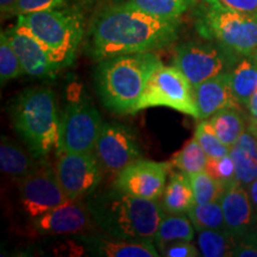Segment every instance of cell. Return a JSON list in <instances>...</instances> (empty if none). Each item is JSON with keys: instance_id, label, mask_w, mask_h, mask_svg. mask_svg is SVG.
I'll return each instance as SVG.
<instances>
[{"instance_id": "obj_32", "label": "cell", "mask_w": 257, "mask_h": 257, "mask_svg": "<svg viewBox=\"0 0 257 257\" xmlns=\"http://www.w3.org/2000/svg\"><path fill=\"white\" fill-rule=\"evenodd\" d=\"M205 170L212 178L220 181L225 186L236 180V167L230 155L223 156L220 159H208Z\"/></svg>"}, {"instance_id": "obj_26", "label": "cell", "mask_w": 257, "mask_h": 257, "mask_svg": "<svg viewBox=\"0 0 257 257\" xmlns=\"http://www.w3.org/2000/svg\"><path fill=\"white\" fill-rule=\"evenodd\" d=\"M208 156L204 152L197 138L193 137L185 147L173 156L170 165L187 175L204 172L206 169Z\"/></svg>"}, {"instance_id": "obj_18", "label": "cell", "mask_w": 257, "mask_h": 257, "mask_svg": "<svg viewBox=\"0 0 257 257\" xmlns=\"http://www.w3.org/2000/svg\"><path fill=\"white\" fill-rule=\"evenodd\" d=\"M193 92L199 120L208 119L225 108L242 106L232 92L230 72L221 73L197 86H193Z\"/></svg>"}, {"instance_id": "obj_4", "label": "cell", "mask_w": 257, "mask_h": 257, "mask_svg": "<svg viewBox=\"0 0 257 257\" xmlns=\"http://www.w3.org/2000/svg\"><path fill=\"white\" fill-rule=\"evenodd\" d=\"M14 128L35 159L42 160L57 147L59 123L55 96L47 87L25 89L10 106Z\"/></svg>"}, {"instance_id": "obj_37", "label": "cell", "mask_w": 257, "mask_h": 257, "mask_svg": "<svg viewBox=\"0 0 257 257\" xmlns=\"http://www.w3.org/2000/svg\"><path fill=\"white\" fill-rule=\"evenodd\" d=\"M246 189H248L249 197H250V200H251L252 206L257 212V179L253 180L251 184L246 187Z\"/></svg>"}, {"instance_id": "obj_33", "label": "cell", "mask_w": 257, "mask_h": 257, "mask_svg": "<svg viewBox=\"0 0 257 257\" xmlns=\"http://www.w3.org/2000/svg\"><path fill=\"white\" fill-rule=\"evenodd\" d=\"M66 0H18L15 8V16H24L46 10L63 8Z\"/></svg>"}, {"instance_id": "obj_13", "label": "cell", "mask_w": 257, "mask_h": 257, "mask_svg": "<svg viewBox=\"0 0 257 257\" xmlns=\"http://www.w3.org/2000/svg\"><path fill=\"white\" fill-rule=\"evenodd\" d=\"M170 163L136 160L118 173L113 187L137 198L160 200L167 186Z\"/></svg>"}, {"instance_id": "obj_35", "label": "cell", "mask_w": 257, "mask_h": 257, "mask_svg": "<svg viewBox=\"0 0 257 257\" xmlns=\"http://www.w3.org/2000/svg\"><path fill=\"white\" fill-rule=\"evenodd\" d=\"M227 8L244 12V14L257 15V0H219Z\"/></svg>"}, {"instance_id": "obj_8", "label": "cell", "mask_w": 257, "mask_h": 257, "mask_svg": "<svg viewBox=\"0 0 257 257\" xmlns=\"http://www.w3.org/2000/svg\"><path fill=\"white\" fill-rule=\"evenodd\" d=\"M102 126L101 115L87 99L70 101L59 123L57 153L94 152Z\"/></svg>"}, {"instance_id": "obj_25", "label": "cell", "mask_w": 257, "mask_h": 257, "mask_svg": "<svg viewBox=\"0 0 257 257\" xmlns=\"http://www.w3.org/2000/svg\"><path fill=\"white\" fill-rule=\"evenodd\" d=\"M237 239L225 230L198 231V248L205 257L231 256Z\"/></svg>"}, {"instance_id": "obj_11", "label": "cell", "mask_w": 257, "mask_h": 257, "mask_svg": "<svg viewBox=\"0 0 257 257\" xmlns=\"http://www.w3.org/2000/svg\"><path fill=\"white\" fill-rule=\"evenodd\" d=\"M19 199L24 213L31 219L43 216L68 200L57 179L55 168L41 165L34 173L19 180Z\"/></svg>"}, {"instance_id": "obj_29", "label": "cell", "mask_w": 257, "mask_h": 257, "mask_svg": "<svg viewBox=\"0 0 257 257\" xmlns=\"http://www.w3.org/2000/svg\"><path fill=\"white\" fill-rule=\"evenodd\" d=\"M25 73L21 60L4 31L0 35V82L4 86L10 80Z\"/></svg>"}, {"instance_id": "obj_38", "label": "cell", "mask_w": 257, "mask_h": 257, "mask_svg": "<svg viewBox=\"0 0 257 257\" xmlns=\"http://www.w3.org/2000/svg\"><path fill=\"white\" fill-rule=\"evenodd\" d=\"M248 131H250L257 138V118L253 117V115H250L248 118Z\"/></svg>"}, {"instance_id": "obj_20", "label": "cell", "mask_w": 257, "mask_h": 257, "mask_svg": "<svg viewBox=\"0 0 257 257\" xmlns=\"http://www.w3.org/2000/svg\"><path fill=\"white\" fill-rule=\"evenodd\" d=\"M230 82L237 101L248 106L250 98L257 91V51L242 55L230 72Z\"/></svg>"}, {"instance_id": "obj_30", "label": "cell", "mask_w": 257, "mask_h": 257, "mask_svg": "<svg viewBox=\"0 0 257 257\" xmlns=\"http://www.w3.org/2000/svg\"><path fill=\"white\" fill-rule=\"evenodd\" d=\"M194 137L200 144L208 159H220L229 155L230 148L221 142L208 119H202L197 125Z\"/></svg>"}, {"instance_id": "obj_14", "label": "cell", "mask_w": 257, "mask_h": 257, "mask_svg": "<svg viewBox=\"0 0 257 257\" xmlns=\"http://www.w3.org/2000/svg\"><path fill=\"white\" fill-rule=\"evenodd\" d=\"M34 229L41 234H89L94 231L95 220L87 207L86 199L67 200L32 221Z\"/></svg>"}, {"instance_id": "obj_15", "label": "cell", "mask_w": 257, "mask_h": 257, "mask_svg": "<svg viewBox=\"0 0 257 257\" xmlns=\"http://www.w3.org/2000/svg\"><path fill=\"white\" fill-rule=\"evenodd\" d=\"M21 60L25 74L35 78H54L59 68L53 62L43 44L27 28L21 24L4 31Z\"/></svg>"}, {"instance_id": "obj_40", "label": "cell", "mask_w": 257, "mask_h": 257, "mask_svg": "<svg viewBox=\"0 0 257 257\" xmlns=\"http://www.w3.org/2000/svg\"><path fill=\"white\" fill-rule=\"evenodd\" d=\"M250 233H251L253 238H255V239L257 240V230H256V231H250Z\"/></svg>"}, {"instance_id": "obj_10", "label": "cell", "mask_w": 257, "mask_h": 257, "mask_svg": "<svg viewBox=\"0 0 257 257\" xmlns=\"http://www.w3.org/2000/svg\"><path fill=\"white\" fill-rule=\"evenodd\" d=\"M55 172L68 200L86 199L101 181L100 162L94 152L60 154Z\"/></svg>"}, {"instance_id": "obj_9", "label": "cell", "mask_w": 257, "mask_h": 257, "mask_svg": "<svg viewBox=\"0 0 257 257\" xmlns=\"http://www.w3.org/2000/svg\"><path fill=\"white\" fill-rule=\"evenodd\" d=\"M233 53L219 43L186 42L176 47L173 64L187 76L193 86L227 72L232 64Z\"/></svg>"}, {"instance_id": "obj_1", "label": "cell", "mask_w": 257, "mask_h": 257, "mask_svg": "<svg viewBox=\"0 0 257 257\" xmlns=\"http://www.w3.org/2000/svg\"><path fill=\"white\" fill-rule=\"evenodd\" d=\"M180 22L167 21L123 3L102 9L93 21L88 53L93 59L155 51L174 43Z\"/></svg>"}, {"instance_id": "obj_28", "label": "cell", "mask_w": 257, "mask_h": 257, "mask_svg": "<svg viewBox=\"0 0 257 257\" xmlns=\"http://www.w3.org/2000/svg\"><path fill=\"white\" fill-rule=\"evenodd\" d=\"M195 204L219 201L226 186L208 174L206 170L189 175Z\"/></svg>"}, {"instance_id": "obj_27", "label": "cell", "mask_w": 257, "mask_h": 257, "mask_svg": "<svg viewBox=\"0 0 257 257\" xmlns=\"http://www.w3.org/2000/svg\"><path fill=\"white\" fill-rule=\"evenodd\" d=\"M195 230H225L223 208L219 201L195 204L187 212Z\"/></svg>"}, {"instance_id": "obj_34", "label": "cell", "mask_w": 257, "mask_h": 257, "mask_svg": "<svg viewBox=\"0 0 257 257\" xmlns=\"http://www.w3.org/2000/svg\"><path fill=\"white\" fill-rule=\"evenodd\" d=\"M161 256L165 257H198L200 256V250L189 240L170 243L160 251Z\"/></svg>"}, {"instance_id": "obj_23", "label": "cell", "mask_w": 257, "mask_h": 257, "mask_svg": "<svg viewBox=\"0 0 257 257\" xmlns=\"http://www.w3.org/2000/svg\"><path fill=\"white\" fill-rule=\"evenodd\" d=\"M208 120L221 142L229 148L233 147L248 128V120L244 118L240 107L225 108L208 118Z\"/></svg>"}, {"instance_id": "obj_36", "label": "cell", "mask_w": 257, "mask_h": 257, "mask_svg": "<svg viewBox=\"0 0 257 257\" xmlns=\"http://www.w3.org/2000/svg\"><path fill=\"white\" fill-rule=\"evenodd\" d=\"M18 0H0V12H2V19L15 17V8Z\"/></svg>"}, {"instance_id": "obj_7", "label": "cell", "mask_w": 257, "mask_h": 257, "mask_svg": "<svg viewBox=\"0 0 257 257\" xmlns=\"http://www.w3.org/2000/svg\"><path fill=\"white\" fill-rule=\"evenodd\" d=\"M155 106H166L198 119L193 85L174 64H161L152 74L134 113Z\"/></svg>"}, {"instance_id": "obj_31", "label": "cell", "mask_w": 257, "mask_h": 257, "mask_svg": "<svg viewBox=\"0 0 257 257\" xmlns=\"http://www.w3.org/2000/svg\"><path fill=\"white\" fill-rule=\"evenodd\" d=\"M229 155L232 157L236 167V180L248 187L257 179V159L237 146L230 148Z\"/></svg>"}, {"instance_id": "obj_22", "label": "cell", "mask_w": 257, "mask_h": 257, "mask_svg": "<svg viewBox=\"0 0 257 257\" xmlns=\"http://www.w3.org/2000/svg\"><path fill=\"white\" fill-rule=\"evenodd\" d=\"M194 225L184 213H168L163 216L159 229L154 236V243L161 251L166 245L180 240L194 239Z\"/></svg>"}, {"instance_id": "obj_16", "label": "cell", "mask_w": 257, "mask_h": 257, "mask_svg": "<svg viewBox=\"0 0 257 257\" xmlns=\"http://www.w3.org/2000/svg\"><path fill=\"white\" fill-rule=\"evenodd\" d=\"M219 202L223 208L225 231L227 233L240 238L251 231L257 220V212L252 206L245 186L234 180L226 186Z\"/></svg>"}, {"instance_id": "obj_2", "label": "cell", "mask_w": 257, "mask_h": 257, "mask_svg": "<svg viewBox=\"0 0 257 257\" xmlns=\"http://www.w3.org/2000/svg\"><path fill=\"white\" fill-rule=\"evenodd\" d=\"M86 202L96 226L120 239L154 238L166 212L159 200L133 197L114 187L93 192Z\"/></svg>"}, {"instance_id": "obj_3", "label": "cell", "mask_w": 257, "mask_h": 257, "mask_svg": "<svg viewBox=\"0 0 257 257\" xmlns=\"http://www.w3.org/2000/svg\"><path fill=\"white\" fill-rule=\"evenodd\" d=\"M162 64L154 51L127 54L99 61L95 86L105 107L118 114L134 113L152 74Z\"/></svg>"}, {"instance_id": "obj_24", "label": "cell", "mask_w": 257, "mask_h": 257, "mask_svg": "<svg viewBox=\"0 0 257 257\" xmlns=\"http://www.w3.org/2000/svg\"><path fill=\"white\" fill-rule=\"evenodd\" d=\"M125 3L155 17L180 22L186 12L197 5L198 0H126Z\"/></svg>"}, {"instance_id": "obj_41", "label": "cell", "mask_w": 257, "mask_h": 257, "mask_svg": "<svg viewBox=\"0 0 257 257\" xmlns=\"http://www.w3.org/2000/svg\"><path fill=\"white\" fill-rule=\"evenodd\" d=\"M251 115H253V117H255V118H257V112H256V113H253V114H251Z\"/></svg>"}, {"instance_id": "obj_19", "label": "cell", "mask_w": 257, "mask_h": 257, "mask_svg": "<svg viewBox=\"0 0 257 257\" xmlns=\"http://www.w3.org/2000/svg\"><path fill=\"white\" fill-rule=\"evenodd\" d=\"M34 156H29L17 143L9 137L2 136L0 141V169L14 180L24 179L41 167Z\"/></svg>"}, {"instance_id": "obj_5", "label": "cell", "mask_w": 257, "mask_h": 257, "mask_svg": "<svg viewBox=\"0 0 257 257\" xmlns=\"http://www.w3.org/2000/svg\"><path fill=\"white\" fill-rule=\"evenodd\" d=\"M17 23L43 44L57 68L74 62L83 37V18L79 11L63 6L19 16Z\"/></svg>"}, {"instance_id": "obj_39", "label": "cell", "mask_w": 257, "mask_h": 257, "mask_svg": "<svg viewBox=\"0 0 257 257\" xmlns=\"http://www.w3.org/2000/svg\"><path fill=\"white\" fill-rule=\"evenodd\" d=\"M246 107H248L250 114H253V113H256V112H257V91L253 93V95L251 96V98H250L249 104H248V106H246Z\"/></svg>"}, {"instance_id": "obj_12", "label": "cell", "mask_w": 257, "mask_h": 257, "mask_svg": "<svg viewBox=\"0 0 257 257\" xmlns=\"http://www.w3.org/2000/svg\"><path fill=\"white\" fill-rule=\"evenodd\" d=\"M94 153L101 168L110 173H119L134 161L142 159L136 135L118 123H102Z\"/></svg>"}, {"instance_id": "obj_17", "label": "cell", "mask_w": 257, "mask_h": 257, "mask_svg": "<svg viewBox=\"0 0 257 257\" xmlns=\"http://www.w3.org/2000/svg\"><path fill=\"white\" fill-rule=\"evenodd\" d=\"M80 245L92 256L101 257H157L161 256L154 238H106L95 234H79Z\"/></svg>"}, {"instance_id": "obj_21", "label": "cell", "mask_w": 257, "mask_h": 257, "mask_svg": "<svg viewBox=\"0 0 257 257\" xmlns=\"http://www.w3.org/2000/svg\"><path fill=\"white\" fill-rule=\"evenodd\" d=\"M162 206L167 213H185L195 205L189 175L173 173L162 194Z\"/></svg>"}, {"instance_id": "obj_6", "label": "cell", "mask_w": 257, "mask_h": 257, "mask_svg": "<svg viewBox=\"0 0 257 257\" xmlns=\"http://www.w3.org/2000/svg\"><path fill=\"white\" fill-rule=\"evenodd\" d=\"M195 27L204 38L238 55L257 51V15L230 9L219 0H198Z\"/></svg>"}]
</instances>
